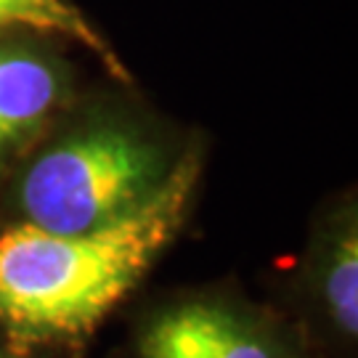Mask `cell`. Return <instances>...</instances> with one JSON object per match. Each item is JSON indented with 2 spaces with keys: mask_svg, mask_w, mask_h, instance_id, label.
Listing matches in <instances>:
<instances>
[{
  "mask_svg": "<svg viewBox=\"0 0 358 358\" xmlns=\"http://www.w3.org/2000/svg\"><path fill=\"white\" fill-rule=\"evenodd\" d=\"M199 180L196 157L170 167L133 213L83 234L22 223L0 236V327L19 343H72L99 329L176 239Z\"/></svg>",
  "mask_w": 358,
  "mask_h": 358,
  "instance_id": "obj_1",
  "label": "cell"
},
{
  "mask_svg": "<svg viewBox=\"0 0 358 358\" xmlns=\"http://www.w3.org/2000/svg\"><path fill=\"white\" fill-rule=\"evenodd\" d=\"M159 143L125 125H90L40 154L19 186L27 223L53 234L101 229L133 213L170 173Z\"/></svg>",
  "mask_w": 358,
  "mask_h": 358,
  "instance_id": "obj_2",
  "label": "cell"
},
{
  "mask_svg": "<svg viewBox=\"0 0 358 358\" xmlns=\"http://www.w3.org/2000/svg\"><path fill=\"white\" fill-rule=\"evenodd\" d=\"M141 358H284L266 334L223 306L186 303L159 313L138 345Z\"/></svg>",
  "mask_w": 358,
  "mask_h": 358,
  "instance_id": "obj_3",
  "label": "cell"
},
{
  "mask_svg": "<svg viewBox=\"0 0 358 358\" xmlns=\"http://www.w3.org/2000/svg\"><path fill=\"white\" fill-rule=\"evenodd\" d=\"M62 88L64 75L51 56L27 43H0V159L43 125Z\"/></svg>",
  "mask_w": 358,
  "mask_h": 358,
  "instance_id": "obj_4",
  "label": "cell"
},
{
  "mask_svg": "<svg viewBox=\"0 0 358 358\" xmlns=\"http://www.w3.org/2000/svg\"><path fill=\"white\" fill-rule=\"evenodd\" d=\"M13 27L64 35L96 53L115 72V77L120 80L128 77L117 53L106 45V40L69 0H0V29H13Z\"/></svg>",
  "mask_w": 358,
  "mask_h": 358,
  "instance_id": "obj_5",
  "label": "cell"
},
{
  "mask_svg": "<svg viewBox=\"0 0 358 358\" xmlns=\"http://www.w3.org/2000/svg\"><path fill=\"white\" fill-rule=\"evenodd\" d=\"M321 292L334 324L348 337L358 332V236L356 220L343 226L334 236V244L327 255Z\"/></svg>",
  "mask_w": 358,
  "mask_h": 358,
  "instance_id": "obj_6",
  "label": "cell"
},
{
  "mask_svg": "<svg viewBox=\"0 0 358 358\" xmlns=\"http://www.w3.org/2000/svg\"><path fill=\"white\" fill-rule=\"evenodd\" d=\"M0 358H11V356H6V353H3V356H0Z\"/></svg>",
  "mask_w": 358,
  "mask_h": 358,
  "instance_id": "obj_7",
  "label": "cell"
},
{
  "mask_svg": "<svg viewBox=\"0 0 358 358\" xmlns=\"http://www.w3.org/2000/svg\"><path fill=\"white\" fill-rule=\"evenodd\" d=\"M0 356H3V353H0Z\"/></svg>",
  "mask_w": 358,
  "mask_h": 358,
  "instance_id": "obj_8",
  "label": "cell"
}]
</instances>
